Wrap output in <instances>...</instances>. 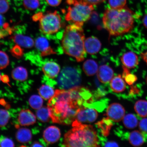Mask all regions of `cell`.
<instances>
[{
	"mask_svg": "<svg viewBox=\"0 0 147 147\" xmlns=\"http://www.w3.org/2000/svg\"><path fill=\"white\" fill-rule=\"evenodd\" d=\"M93 102L92 94L87 88L78 86L69 90H57L47 104L53 122L69 125L79 111Z\"/></svg>",
	"mask_w": 147,
	"mask_h": 147,
	"instance_id": "obj_1",
	"label": "cell"
},
{
	"mask_svg": "<svg viewBox=\"0 0 147 147\" xmlns=\"http://www.w3.org/2000/svg\"><path fill=\"white\" fill-rule=\"evenodd\" d=\"M135 14L127 7L108 8L102 18L104 27L110 36H118L129 32L134 26Z\"/></svg>",
	"mask_w": 147,
	"mask_h": 147,
	"instance_id": "obj_2",
	"label": "cell"
},
{
	"mask_svg": "<svg viewBox=\"0 0 147 147\" xmlns=\"http://www.w3.org/2000/svg\"><path fill=\"white\" fill-rule=\"evenodd\" d=\"M85 40L82 26L75 24L68 25L64 30L62 40L64 52L74 58L78 62L83 61L86 56Z\"/></svg>",
	"mask_w": 147,
	"mask_h": 147,
	"instance_id": "obj_3",
	"label": "cell"
},
{
	"mask_svg": "<svg viewBox=\"0 0 147 147\" xmlns=\"http://www.w3.org/2000/svg\"><path fill=\"white\" fill-rule=\"evenodd\" d=\"M73 128L64 135L63 146L65 147H97L96 131L91 125L74 121Z\"/></svg>",
	"mask_w": 147,
	"mask_h": 147,
	"instance_id": "obj_4",
	"label": "cell"
},
{
	"mask_svg": "<svg viewBox=\"0 0 147 147\" xmlns=\"http://www.w3.org/2000/svg\"><path fill=\"white\" fill-rule=\"evenodd\" d=\"M69 5L65 16L66 21L82 26L91 17L94 8L82 0H67Z\"/></svg>",
	"mask_w": 147,
	"mask_h": 147,
	"instance_id": "obj_5",
	"label": "cell"
},
{
	"mask_svg": "<svg viewBox=\"0 0 147 147\" xmlns=\"http://www.w3.org/2000/svg\"><path fill=\"white\" fill-rule=\"evenodd\" d=\"M81 81L80 70L76 67H67L61 71L57 82L60 89L67 90L79 86Z\"/></svg>",
	"mask_w": 147,
	"mask_h": 147,
	"instance_id": "obj_6",
	"label": "cell"
},
{
	"mask_svg": "<svg viewBox=\"0 0 147 147\" xmlns=\"http://www.w3.org/2000/svg\"><path fill=\"white\" fill-rule=\"evenodd\" d=\"M39 28L43 34L51 35L57 32L61 27V18L55 11L43 14L40 13Z\"/></svg>",
	"mask_w": 147,
	"mask_h": 147,
	"instance_id": "obj_7",
	"label": "cell"
},
{
	"mask_svg": "<svg viewBox=\"0 0 147 147\" xmlns=\"http://www.w3.org/2000/svg\"><path fill=\"white\" fill-rule=\"evenodd\" d=\"M98 115L94 108L84 107L79 111L74 121L82 123H92L96 120Z\"/></svg>",
	"mask_w": 147,
	"mask_h": 147,
	"instance_id": "obj_8",
	"label": "cell"
},
{
	"mask_svg": "<svg viewBox=\"0 0 147 147\" xmlns=\"http://www.w3.org/2000/svg\"><path fill=\"white\" fill-rule=\"evenodd\" d=\"M125 111L121 104L115 103L108 107L106 114L108 118L112 121L119 122L123 119Z\"/></svg>",
	"mask_w": 147,
	"mask_h": 147,
	"instance_id": "obj_9",
	"label": "cell"
},
{
	"mask_svg": "<svg viewBox=\"0 0 147 147\" xmlns=\"http://www.w3.org/2000/svg\"><path fill=\"white\" fill-rule=\"evenodd\" d=\"M61 136L59 128L55 126H50L46 128L43 132V137L48 144H53L57 142Z\"/></svg>",
	"mask_w": 147,
	"mask_h": 147,
	"instance_id": "obj_10",
	"label": "cell"
},
{
	"mask_svg": "<svg viewBox=\"0 0 147 147\" xmlns=\"http://www.w3.org/2000/svg\"><path fill=\"white\" fill-rule=\"evenodd\" d=\"M102 44L96 37H90L85 39L84 41V48L86 52L90 55L96 54L100 50Z\"/></svg>",
	"mask_w": 147,
	"mask_h": 147,
	"instance_id": "obj_11",
	"label": "cell"
},
{
	"mask_svg": "<svg viewBox=\"0 0 147 147\" xmlns=\"http://www.w3.org/2000/svg\"><path fill=\"white\" fill-rule=\"evenodd\" d=\"M114 76L113 69L109 66L103 65L99 67L97 72V76L100 81L104 84L111 81Z\"/></svg>",
	"mask_w": 147,
	"mask_h": 147,
	"instance_id": "obj_12",
	"label": "cell"
},
{
	"mask_svg": "<svg viewBox=\"0 0 147 147\" xmlns=\"http://www.w3.org/2000/svg\"><path fill=\"white\" fill-rule=\"evenodd\" d=\"M60 69L59 65L52 61L46 62L42 67V70L45 76L50 79L56 78L59 73Z\"/></svg>",
	"mask_w": 147,
	"mask_h": 147,
	"instance_id": "obj_13",
	"label": "cell"
},
{
	"mask_svg": "<svg viewBox=\"0 0 147 147\" xmlns=\"http://www.w3.org/2000/svg\"><path fill=\"white\" fill-rule=\"evenodd\" d=\"M18 121L22 126H30L36 122V117L30 110L24 109L19 113Z\"/></svg>",
	"mask_w": 147,
	"mask_h": 147,
	"instance_id": "obj_14",
	"label": "cell"
},
{
	"mask_svg": "<svg viewBox=\"0 0 147 147\" xmlns=\"http://www.w3.org/2000/svg\"><path fill=\"white\" fill-rule=\"evenodd\" d=\"M35 45L36 49L41 51L42 56L56 54L50 47L48 41L45 38L40 37L37 38Z\"/></svg>",
	"mask_w": 147,
	"mask_h": 147,
	"instance_id": "obj_15",
	"label": "cell"
},
{
	"mask_svg": "<svg viewBox=\"0 0 147 147\" xmlns=\"http://www.w3.org/2000/svg\"><path fill=\"white\" fill-rule=\"evenodd\" d=\"M121 59L123 65L128 68H134L139 64L137 55L131 51L125 53L121 57Z\"/></svg>",
	"mask_w": 147,
	"mask_h": 147,
	"instance_id": "obj_16",
	"label": "cell"
},
{
	"mask_svg": "<svg viewBox=\"0 0 147 147\" xmlns=\"http://www.w3.org/2000/svg\"><path fill=\"white\" fill-rule=\"evenodd\" d=\"M112 90L115 93H119L123 92L126 88V84L121 75L113 78L110 84Z\"/></svg>",
	"mask_w": 147,
	"mask_h": 147,
	"instance_id": "obj_17",
	"label": "cell"
},
{
	"mask_svg": "<svg viewBox=\"0 0 147 147\" xmlns=\"http://www.w3.org/2000/svg\"><path fill=\"white\" fill-rule=\"evenodd\" d=\"M11 38L18 45L26 48H30L34 45V40L28 36L16 34L12 36Z\"/></svg>",
	"mask_w": 147,
	"mask_h": 147,
	"instance_id": "obj_18",
	"label": "cell"
},
{
	"mask_svg": "<svg viewBox=\"0 0 147 147\" xmlns=\"http://www.w3.org/2000/svg\"><path fill=\"white\" fill-rule=\"evenodd\" d=\"M16 140L18 142L23 143L30 142L32 140V135L30 129L26 128L19 129L16 134Z\"/></svg>",
	"mask_w": 147,
	"mask_h": 147,
	"instance_id": "obj_19",
	"label": "cell"
},
{
	"mask_svg": "<svg viewBox=\"0 0 147 147\" xmlns=\"http://www.w3.org/2000/svg\"><path fill=\"white\" fill-rule=\"evenodd\" d=\"M98 65L94 60L88 59L84 62L83 65V69L86 75L89 76H93L98 70Z\"/></svg>",
	"mask_w": 147,
	"mask_h": 147,
	"instance_id": "obj_20",
	"label": "cell"
},
{
	"mask_svg": "<svg viewBox=\"0 0 147 147\" xmlns=\"http://www.w3.org/2000/svg\"><path fill=\"white\" fill-rule=\"evenodd\" d=\"M128 140L130 144L134 146H142L144 142V138L139 131L135 130L132 131L129 136Z\"/></svg>",
	"mask_w": 147,
	"mask_h": 147,
	"instance_id": "obj_21",
	"label": "cell"
},
{
	"mask_svg": "<svg viewBox=\"0 0 147 147\" xmlns=\"http://www.w3.org/2000/svg\"><path fill=\"white\" fill-rule=\"evenodd\" d=\"M100 130L101 133L104 136H107L109 135L110 129L113 126V123L109 118H105L96 124Z\"/></svg>",
	"mask_w": 147,
	"mask_h": 147,
	"instance_id": "obj_22",
	"label": "cell"
},
{
	"mask_svg": "<svg viewBox=\"0 0 147 147\" xmlns=\"http://www.w3.org/2000/svg\"><path fill=\"white\" fill-rule=\"evenodd\" d=\"M12 77L14 80L20 82L26 80L28 76L27 69L22 67H18L15 68L12 72Z\"/></svg>",
	"mask_w": 147,
	"mask_h": 147,
	"instance_id": "obj_23",
	"label": "cell"
},
{
	"mask_svg": "<svg viewBox=\"0 0 147 147\" xmlns=\"http://www.w3.org/2000/svg\"><path fill=\"white\" fill-rule=\"evenodd\" d=\"M38 92L40 96L45 100L51 98L55 93L53 88L48 85H42L38 89Z\"/></svg>",
	"mask_w": 147,
	"mask_h": 147,
	"instance_id": "obj_24",
	"label": "cell"
},
{
	"mask_svg": "<svg viewBox=\"0 0 147 147\" xmlns=\"http://www.w3.org/2000/svg\"><path fill=\"white\" fill-rule=\"evenodd\" d=\"M134 109L139 116L146 117L147 116V101L140 100L136 102Z\"/></svg>",
	"mask_w": 147,
	"mask_h": 147,
	"instance_id": "obj_25",
	"label": "cell"
},
{
	"mask_svg": "<svg viewBox=\"0 0 147 147\" xmlns=\"http://www.w3.org/2000/svg\"><path fill=\"white\" fill-rule=\"evenodd\" d=\"M36 116L38 119L42 122H49L51 117L49 108L43 107L38 110L36 112Z\"/></svg>",
	"mask_w": 147,
	"mask_h": 147,
	"instance_id": "obj_26",
	"label": "cell"
},
{
	"mask_svg": "<svg viewBox=\"0 0 147 147\" xmlns=\"http://www.w3.org/2000/svg\"><path fill=\"white\" fill-rule=\"evenodd\" d=\"M124 126L128 129H133L136 127L138 125V120L135 115L129 114L125 116L123 119Z\"/></svg>",
	"mask_w": 147,
	"mask_h": 147,
	"instance_id": "obj_27",
	"label": "cell"
},
{
	"mask_svg": "<svg viewBox=\"0 0 147 147\" xmlns=\"http://www.w3.org/2000/svg\"><path fill=\"white\" fill-rule=\"evenodd\" d=\"M29 105L34 109L38 110L42 107L43 100L41 96L36 95H33L29 100Z\"/></svg>",
	"mask_w": 147,
	"mask_h": 147,
	"instance_id": "obj_28",
	"label": "cell"
},
{
	"mask_svg": "<svg viewBox=\"0 0 147 147\" xmlns=\"http://www.w3.org/2000/svg\"><path fill=\"white\" fill-rule=\"evenodd\" d=\"M23 5L26 9L34 10L40 6L39 0H24Z\"/></svg>",
	"mask_w": 147,
	"mask_h": 147,
	"instance_id": "obj_29",
	"label": "cell"
},
{
	"mask_svg": "<svg viewBox=\"0 0 147 147\" xmlns=\"http://www.w3.org/2000/svg\"><path fill=\"white\" fill-rule=\"evenodd\" d=\"M10 118V115L8 111L5 109H0V127L6 125Z\"/></svg>",
	"mask_w": 147,
	"mask_h": 147,
	"instance_id": "obj_30",
	"label": "cell"
},
{
	"mask_svg": "<svg viewBox=\"0 0 147 147\" xmlns=\"http://www.w3.org/2000/svg\"><path fill=\"white\" fill-rule=\"evenodd\" d=\"M126 0H109V4L110 8L118 9L125 6Z\"/></svg>",
	"mask_w": 147,
	"mask_h": 147,
	"instance_id": "obj_31",
	"label": "cell"
},
{
	"mask_svg": "<svg viewBox=\"0 0 147 147\" xmlns=\"http://www.w3.org/2000/svg\"><path fill=\"white\" fill-rule=\"evenodd\" d=\"M9 60L7 55L3 51H0V69L6 68L9 65Z\"/></svg>",
	"mask_w": 147,
	"mask_h": 147,
	"instance_id": "obj_32",
	"label": "cell"
},
{
	"mask_svg": "<svg viewBox=\"0 0 147 147\" xmlns=\"http://www.w3.org/2000/svg\"><path fill=\"white\" fill-rule=\"evenodd\" d=\"M122 78L125 79L126 82L129 85L133 84L137 80V76L129 72L123 76Z\"/></svg>",
	"mask_w": 147,
	"mask_h": 147,
	"instance_id": "obj_33",
	"label": "cell"
},
{
	"mask_svg": "<svg viewBox=\"0 0 147 147\" xmlns=\"http://www.w3.org/2000/svg\"><path fill=\"white\" fill-rule=\"evenodd\" d=\"M14 146V144L11 140L5 137H1L0 139V147Z\"/></svg>",
	"mask_w": 147,
	"mask_h": 147,
	"instance_id": "obj_34",
	"label": "cell"
},
{
	"mask_svg": "<svg viewBox=\"0 0 147 147\" xmlns=\"http://www.w3.org/2000/svg\"><path fill=\"white\" fill-rule=\"evenodd\" d=\"M9 5L6 0H0V14H4L8 11Z\"/></svg>",
	"mask_w": 147,
	"mask_h": 147,
	"instance_id": "obj_35",
	"label": "cell"
},
{
	"mask_svg": "<svg viewBox=\"0 0 147 147\" xmlns=\"http://www.w3.org/2000/svg\"><path fill=\"white\" fill-rule=\"evenodd\" d=\"M4 29H0V39L4 37L11 34L12 32V30L10 27H8V25H5Z\"/></svg>",
	"mask_w": 147,
	"mask_h": 147,
	"instance_id": "obj_36",
	"label": "cell"
},
{
	"mask_svg": "<svg viewBox=\"0 0 147 147\" xmlns=\"http://www.w3.org/2000/svg\"><path fill=\"white\" fill-rule=\"evenodd\" d=\"M11 51L13 55L17 58L21 57L23 54L22 49L18 45L15 46L12 49Z\"/></svg>",
	"mask_w": 147,
	"mask_h": 147,
	"instance_id": "obj_37",
	"label": "cell"
},
{
	"mask_svg": "<svg viewBox=\"0 0 147 147\" xmlns=\"http://www.w3.org/2000/svg\"><path fill=\"white\" fill-rule=\"evenodd\" d=\"M140 129L141 131L147 133V119L145 118L140 121L139 124Z\"/></svg>",
	"mask_w": 147,
	"mask_h": 147,
	"instance_id": "obj_38",
	"label": "cell"
},
{
	"mask_svg": "<svg viewBox=\"0 0 147 147\" xmlns=\"http://www.w3.org/2000/svg\"><path fill=\"white\" fill-rule=\"evenodd\" d=\"M87 4L91 5H95L100 4L105 0H82Z\"/></svg>",
	"mask_w": 147,
	"mask_h": 147,
	"instance_id": "obj_39",
	"label": "cell"
},
{
	"mask_svg": "<svg viewBox=\"0 0 147 147\" xmlns=\"http://www.w3.org/2000/svg\"><path fill=\"white\" fill-rule=\"evenodd\" d=\"M46 1L48 4L52 7L58 6L62 1V0H46Z\"/></svg>",
	"mask_w": 147,
	"mask_h": 147,
	"instance_id": "obj_40",
	"label": "cell"
},
{
	"mask_svg": "<svg viewBox=\"0 0 147 147\" xmlns=\"http://www.w3.org/2000/svg\"><path fill=\"white\" fill-rule=\"evenodd\" d=\"M104 146L106 147H117L118 146H119L117 143L115 142L109 141V142H106L105 144H104Z\"/></svg>",
	"mask_w": 147,
	"mask_h": 147,
	"instance_id": "obj_41",
	"label": "cell"
},
{
	"mask_svg": "<svg viewBox=\"0 0 147 147\" xmlns=\"http://www.w3.org/2000/svg\"><path fill=\"white\" fill-rule=\"evenodd\" d=\"M141 57L147 64V51L145 53H142Z\"/></svg>",
	"mask_w": 147,
	"mask_h": 147,
	"instance_id": "obj_42",
	"label": "cell"
},
{
	"mask_svg": "<svg viewBox=\"0 0 147 147\" xmlns=\"http://www.w3.org/2000/svg\"><path fill=\"white\" fill-rule=\"evenodd\" d=\"M143 22L144 27L147 29V14H146L143 18Z\"/></svg>",
	"mask_w": 147,
	"mask_h": 147,
	"instance_id": "obj_43",
	"label": "cell"
},
{
	"mask_svg": "<svg viewBox=\"0 0 147 147\" xmlns=\"http://www.w3.org/2000/svg\"><path fill=\"white\" fill-rule=\"evenodd\" d=\"M43 145L38 142H35L32 145V147H43Z\"/></svg>",
	"mask_w": 147,
	"mask_h": 147,
	"instance_id": "obj_44",
	"label": "cell"
},
{
	"mask_svg": "<svg viewBox=\"0 0 147 147\" xmlns=\"http://www.w3.org/2000/svg\"><path fill=\"white\" fill-rule=\"evenodd\" d=\"M1 76V80H2V81L5 83H7L8 82L9 78L8 77L5 75V76Z\"/></svg>",
	"mask_w": 147,
	"mask_h": 147,
	"instance_id": "obj_45",
	"label": "cell"
},
{
	"mask_svg": "<svg viewBox=\"0 0 147 147\" xmlns=\"http://www.w3.org/2000/svg\"><path fill=\"white\" fill-rule=\"evenodd\" d=\"M2 18H1V16H0V24L2 23Z\"/></svg>",
	"mask_w": 147,
	"mask_h": 147,
	"instance_id": "obj_46",
	"label": "cell"
},
{
	"mask_svg": "<svg viewBox=\"0 0 147 147\" xmlns=\"http://www.w3.org/2000/svg\"><path fill=\"white\" fill-rule=\"evenodd\" d=\"M1 73H0V81H1Z\"/></svg>",
	"mask_w": 147,
	"mask_h": 147,
	"instance_id": "obj_47",
	"label": "cell"
}]
</instances>
